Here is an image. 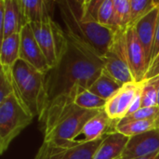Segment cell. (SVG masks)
<instances>
[{
  "label": "cell",
  "instance_id": "cell-14",
  "mask_svg": "<svg viewBox=\"0 0 159 159\" xmlns=\"http://www.w3.org/2000/svg\"><path fill=\"white\" fill-rule=\"evenodd\" d=\"M159 152V129L129 138L122 159H138Z\"/></svg>",
  "mask_w": 159,
  "mask_h": 159
},
{
  "label": "cell",
  "instance_id": "cell-16",
  "mask_svg": "<svg viewBox=\"0 0 159 159\" xmlns=\"http://www.w3.org/2000/svg\"><path fill=\"white\" fill-rule=\"evenodd\" d=\"M24 20L27 24L48 23L52 20L51 13L56 1L48 0H19Z\"/></svg>",
  "mask_w": 159,
  "mask_h": 159
},
{
  "label": "cell",
  "instance_id": "cell-12",
  "mask_svg": "<svg viewBox=\"0 0 159 159\" xmlns=\"http://www.w3.org/2000/svg\"><path fill=\"white\" fill-rule=\"evenodd\" d=\"M20 36V59L36 70L47 74L49 71L50 66L48 65L29 24H26L21 29Z\"/></svg>",
  "mask_w": 159,
  "mask_h": 159
},
{
  "label": "cell",
  "instance_id": "cell-20",
  "mask_svg": "<svg viewBox=\"0 0 159 159\" xmlns=\"http://www.w3.org/2000/svg\"><path fill=\"white\" fill-rule=\"evenodd\" d=\"M155 129H159V117L147 120H138L124 125H119L116 127V131L130 138Z\"/></svg>",
  "mask_w": 159,
  "mask_h": 159
},
{
  "label": "cell",
  "instance_id": "cell-2",
  "mask_svg": "<svg viewBox=\"0 0 159 159\" xmlns=\"http://www.w3.org/2000/svg\"><path fill=\"white\" fill-rule=\"evenodd\" d=\"M65 33L91 48L101 58L106 53L115 31L101 25L83 11L82 0L56 1Z\"/></svg>",
  "mask_w": 159,
  "mask_h": 159
},
{
  "label": "cell",
  "instance_id": "cell-17",
  "mask_svg": "<svg viewBox=\"0 0 159 159\" xmlns=\"http://www.w3.org/2000/svg\"><path fill=\"white\" fill-rule=\"evenodd\" d=\"M129 138L115 131L106 135L94 154L93 159H118L128 144Z\"/></svg>",
  "mask_w": 159,
  "mask_h": 159
},
{
  "label": "cell",
  "instance_id": "cell-4",
  "mask_svg": "<svg viewBox=\"0 0 159 159\" xmlns=\"http://www.w3.org/2000/svg\"><path fill=\"white\" fill-rule=\"evenodd\" d=\"M13 93L33 117L41 116L46 106V74L19 59L11 68Z\"/></svg>",
  "mask_w": 159,
  "mask_h": 159
},
{
  "label": "cell",
  "instance_id": "cell-1",
  "mask_svg": "<svg viewBox=\"0 0 159 159\" xmlns=\"http://www.w3.org/2000/svg\"><path fill=\"white\" fill-rule=\"evenodd\" d=\"M102 70V58L66 34L58 63L46 74V106L43 114L53 107L74 103L76 96L88 90Z\"/></svg>",
  "mask_w": 159,
  "mask_h": 159
},
{
  "label": "cell",
  "instance_id": "cell-8",
  "mask_svg": "<svg viewBox=\"0 0 159 159\" xmlns=\"http://www.w3.org/2000/svg\"><path fill=\"white\" fill-rule=\"evenodd\" d=\"M103 139L70 147L43 142L34 159H93Z\"/></svg>",
  "mask_w": 159,
  "mask_h": 159
},
{
  "label": "cell",
  "instance_id": "cell-29",
  "mask_svg": "<svg viewBox=\"0 0 159 159\" xmlns=\"http://www.w3.org/2000/svg\"><path fill=\"white\" fill-rule=\"evenodd\" d=\"M159 54V19L157 26V31H156V35H155V40H154V45H153V49H152V54H151V61H150V66L153 63V61L156 60ZM149 66V67H150ZM148 72V71H147Z\"/></svg>",
  "mask_w": 159,
  "mask_h": 159
},
{
  "label": "cell",
  "instance_id": "cell-10",
  "mask_svg": "<svg viewBox=\"0 0 159 159\" xmlns=\"http://www.w3.org/2000/svg\"><path fill=\"white\" fill-rule=\"evenodd\" d=\"M142 83L132 82L125 84L115 95H113L106 102L104 111L111 119L118 122L127 116L128 112L142 88Z\"/></svg>",
  "mask_w": 159,
  "mask_h": 159
},
{
  "label": "cell",
  "instance_id": "cell-28",
  "mask_svg": "<svg viewBox=\"0 0 159 159\" xmlns=\"http://www.w3.org/2000/svg\"><path fill=\"white\" fill-rule=\"evenodd\" d=\"M103 3V0H82L83 11L98 21L99 10Z\"/></svg>",
  "mask_w": 159,
  "mask_h": 159
},
{
  "label": "cell",
  "instance_id": "cell-32",
  "mask_svg": "<svg viewBox=\"0 0 159 159\" xmlns=\"http://www.w3.org/2000/svg\"><path fill=\"white\" fill-rule=\"evenodd\" d=\"M158 106H159V86H158Z\"/></svg>",
  "mask_w": 159,
  "mask_h": 159
},
{
  "label": "cell",
  "instance_id": "cell-33",
  "mask_svg": "<svg viewBox=\"0 0 159 159\" xmlns=\"http://www.w3.org/2000/svg\"><path fill=\"white\" fill-rule=\"evenodd\" d=\"M118 159H122V158H121V157H120V158H118Z\"/></svg>",
  "mask_w": 159,
  "mask_h": 159
},
{
  "label": "cell",
  "instance_id": "cell-3",
  "mask_svg": "<svg viewBox=\"0 0 159 159\" xmlns=\"http://www.w3.org/2000/svg\"><path fill=\"white\" fill-rule=\"evenodd\" d=\"M100 111L83 109L75 103L48 110L38 118L43 142L64 147L75 146L74 141L86 123Z\"/></svg>",
  "mask_w": 159,
  "mask_h": 159
},
{
  "label": "cell",
  "instance_id": "cell-21",
  "mask_svg": "<svg viewBox=\"0 0 159 159\" xmlns=\"http://www.w3.org/2000/svg\"><path fill=\"white\" fill-rule=\"evenodd\" d=\"M159 75L143 81L142 108L158 106Z\"/></svg>",
  "mask_w": 159,
  "mask_h": 159
},
{
  "label": "cell",
  "instance_id": "cell-6",
  "mask_svg": "<svg viewBox=\"0 0 159 159\" xmlns=\"http://www.w3.org/2000/svg\"><path fill=\"white\" fill-rule=\"evenodd\" d=\"M127 28H119L115 31L113 40L102 57L103 62L102 72L121 85L135 82L129 61L126 45Z\"/></svg>",
  "mask_w": 159,
  "mask_h": 159
},
{
  "label": "cell",
  "instance_id": "cell-27",
  "mask_svg": "<svg viewBox=\"0 0 159 159\" xmlns=\"http://www.w3.org/2000/svg\"><path fill=\"white\" fill-rule=\"evenodd\" d=\"M13 94L11 81V68L1 67L0 70V103Z\"/></svg>",
  "mask_w": 159,
  "mask_h": 159
},
{
  "label": "cell",
  "instance_id": "cell-26",
  "mask_svg": "<svg viewBox=\"0 0 159 159\" xmlns=\"http://www.w3.org/2000/svg\"><path fill=\"white\" fill-rule=\"evenodd\" d=\"M159 117V106L155 107H143L134 114L129 115L126 117H124L122 120H120L117 124L119 125H124L129 122L133 121H138V120H147V119H153Z\"/></svg>",
  "mask_w": 159,
  "mask_h": 159
},
{
  "label": "cell",
  "instance_id": "cell-5",
  "mask_svg": "<svg viewBox=\"0 0 159 159\" xmlns=\"http://www.w3.org/2000/svg\"><path fill=\"white\" fill-rule=\"evenodd\" d=\"M30 116L19 103L14 93L0 103V154L3 155L12 141L32 123Z\"/></svg>",
  "mask_w": 159,
  "mask_h": 159
},
{
  "label": "cell",
  "instance_id": "cell-18",
  "mask_svg": "<svg viewBox=\"0 0 159 159\" xmlns=\"http://www.w3.org/2000/svg\"><path fill=\"white\" fill-rule=\"evenodd\" d=\"M20 34H13L1 40L0 48V66L12 68L20 59Z\"/></svg>",
  "mask_w": 159,
  "mask_h": 159
},
{
  "label": "cell",
  "instance_id": "cell-31",
  "mask_svg": "<svg viewBox=\"0 0 159 159\" xmlns=\"http://www.w3.org/2000/svg\"><path fill=\"white\" fill-rule=\"evenodd\" d=\"M138 159H159V152L156 153V154H153V155H150L148 157H142V158Z\"/></svg>",
  "mask_w": 159,
  "mask_h": 159
},
{
  "label": "cell",
  "instance_id": "cell-15",
  "mask_svg": "<svg viewBox=\"0 0 159 159\" xmlns=\"http://www.w3.org/2000/svg\"><path fill=\"white\" fill-rule=\"evenodd\" d=\"M159 19V6L151 10L147 15L142 18L138 22H136L133 26L135 28L137 36L141 41L142 45L144 48L146 58H147V64L148 69L150 66L151 61V54L157 31V26Z\"/></svg>",
  "mask_w": 159,
  "mask_h": 159
},
{
  "label": "cell",
  "instance_id": "cell-9",
  "mask_svg": "<svg viewBox=\"0 0 159 159\" xmlns=\"http://www.w3.org/2000/svg\"><path fill=\"white\" fill-rule=\"evenodd\" d=\"M126 45L134 81L141 83L145 79L148 64L144 48L139 40L133 25L129 26L126 30Z\"/></svg>",
  "mask_w": 159,
  "mask_h": 159
},
{
  "label": "cell",
  "instance_id": "cell-23",
  "mask_svg": "<svg viewBox=\"0 0 159 159\" xmlns=\"http://www.w3.org/2000/svg\"><path fill=\"white\" fill-rule=\"evenodd\" d=\"M158 6L159 0H130V25H134Z\"/></svg>",
  "mask_w": 159,
  "mask_h": 159
},
{
  "label": "cell",
  "instance_id": "cell-22",
  "mask_svg": "<svg viewBox=\"0 0 159 159\" xmlns=\"http://www.w3.org/2000/svg\"><path fill=\"white\" fill-rule=\"evenodd\" d=\"M114 29L128 28L130 25V0H114Z\"/></svg>",
  "mask_w": 159,
  "mask_h": 159
},
{
  "label": "cell",
  "instance_id": "cell-7",
  "mask_svg": "<svg viewBox=\"0 0 159 159\" xmlns=\"http://www.w3.org/2000/svg\"><path fill=\"white\" fill-rule=\"evenodd\" d=\"M50 68L54 67L62 53L66 33L53 20L48 23L29 24Z\"/></svg>",
  "mask_w": 159,
  "mask_h": 159
},
{
  "label": "cell",
  "instance_id": "cell-19",
  "mask_svg": "<svg viewBox=\"0 0 159 159\" xmlns=\"http://www.w3.org/2000/svg\"><path fill=\"white\" fill-rule=\"evenodd\" d=\"M124 85H121L116 80L102 72V74L95 80V82L89 89V90L99 96L100 98L108 101Z\"/></svg>",
  "mask_w": 159,
  "mask_h": 159
},
{
  "label": "cell",
  "instance_id": "cell-30",
  "mask_svg": "<svg viewBox=\"0 0 159 159\" xmlns=\"http://www.w3.org/2000/svg\"><path fill=\"white\" fill-rule=\"evenodd\" d=\"M157 75H159V54L157 55V57L156 58V60L153 61V63L151 64V66L149 67L148 72L146 74V76H145V79L144 80L151 79V78L156 77Z\"/></svg>",
  "mask_w": 159,
  "mask_h": 159
},
{
  "label": "cell",
  "instance_id": "cell-24",
  "mask_svg": "<svg viewBox=\"0 0 159 159\" xmlns=\"http://www.w3.org/2000/svg\"><path fill=\"white\" fill-rule=\"evenodd\" d=\"M107 101L100 98L89 89L83 91L75 99L74 103L80 108L87 110H103Z\"/></svg>",
  "mask_w": 159,
  "mask_h": 159
},
{
  "label": "cell",
  "instance_id": "cell-13",
  "mask_svg": "<svg viewBox=\"0 0 159 159\" xmlns=\"http://www.w3.org/2000/svg\"><path fill=\"white\" fill-rule=\"evenodd\" d=\"M26 24L19 0H0L1 40L13 34H20Z\"/></svg>",
  "mask_w": 159,
  "mask_h": 159
},
{
  "label": "cell",
  "instance_id": "cell-11",
  "mask_svg": "<svg viewBox=\"0 0 159 159\" xmlns=\"http://www.w3.org/2000/svg\"><path fill=\"white\" fill-rule=\"evenodd\" d=\"M117 122L109 117L106 112L101 110L94 117L89 120L81 132L74 141V145L88 143L103 139L106 135L116 131Z\"/></svg>",
  "mask_w": 159,
  "mask_h": 159
},
{
  "label": "cell",
  "instance_id": "cell-25",
  "mask_svg": "<svg viewBox=\"0 0 159 159\" xmlns=\"http://www.w3.org/2000/svg\"><path fill=\"white\" fill-rule=\"evenodd\" d=\"M114 16H115V5L114 0H103L102 4L99 15H98V22L107 28L114 29Z\"/></svg>",
  "mask_w": 159,
  "mask_h": 159
}]
</instances>
